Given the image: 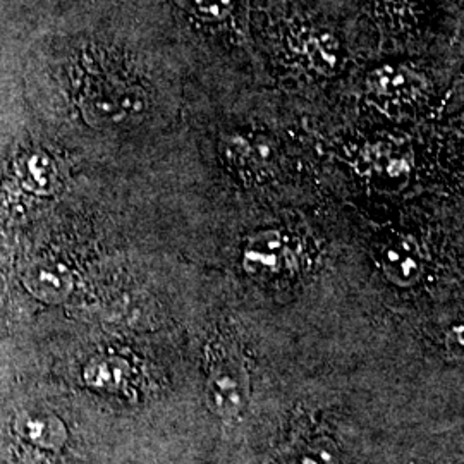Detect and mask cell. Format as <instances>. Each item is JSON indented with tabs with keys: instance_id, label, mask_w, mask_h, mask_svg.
<instances>
[{
	"instance_id": "9",
	"label": "cell",
	"mask_w": 464,
	"mask_h": 464,
	"mask_svg": "<svg viewBox=\"0 0 464 464\" xmlns=\"http://www.w3.org/2000/svg\"><path fill=\"white\" fill-rule=\"evenodd\" d=\"M382 266L387 279L398 285H411L420 279L423 270L421 249L413 239L401 237L383 251Z\"/></svg>"
},
{
	"instance_id": "7",
	"label": "cell",
	"mask_w": 464,
	"mask_h": 464,
	"mask_svg": "<svg viewBox=\"0 0 464 464\" xmlns=\"http://www.w3.org/2000/svg\"><path fill=\"white\" fill-rule=\"evenodd\" d=\"M295 264L287 237L279 231H268L249 241L245 253V268L249 276L262 281L279 279Z\"/></svg>"
},
{
	"instance_id": "1",
	"label": "cell",
	"mask_w": 464,
	"mask_h": 464,
	"mask_svg": "<svg viewBox=\"0 0 464 464\" xmlns=\"http://www.w3.org/2000/svg\"><path fill=\"white\" fill-rule=\"evenodd\" d=\"M268 44L277 63L306 82L334 80L346 64L341 36L331 26L299 13L274 17Z\"/></svg>"
},
{
	"instance_id": "2",
	"label": "cell",
	"mask_w": 464,
	"mask_h": 464,
	"mask_svg": "<svg viewBox=\"0 0 464 464\" xmlns=\"http://www.w3.org/2000/svg\"><path fill=\"white\" fill-rule=\"evenodd\" d=\"M107 59H92L84 78V107L93 121L117 124L145 107V92L130 74L114 69Z\"/></svg>"
},
{
	"instance_id": "5",
	"label": "cell",
	"mask_w": 464,
	"mask_h": 464,
	"mask_svg": "<svg viewBox=\"0 0 464 464\" xmlns=\"http://www.w3.org/2000/svg\"><path fill=\"white\" fill-rule=\"evenodd\" d=\"M249 398L246 370L236 360H224L210 370L207 381L208 408L220 416L241 413Z\"/></svg>"
},
{
	"instance_id": "6",
	"label": "cell",
	"mask_w": 464,
	"mask_h": 464,
	"mask_svg": "<svg viewBox=\"0 0 464 464\" xmlns=\"http://www.w3.org/2000/svg\"><path fill=\"white\" fill-rule=\"evenodd\" d=\"M195 28L210 34H241V0H170Z\"/></svg>"
},
{
	"instance_id": "8",
	"label": "cell",
	"mask_w": 464,
	"mask_h": 464,
	"mask_svg": "<svg viewBox=\"0 0 464 464\" xmlns=\"http://www.w3.org/2000/svg\"><path fill=\"white\" fill-rule=\"evenodd\" d=\"M368 16L385 34H411L425 16V0H363Z\"/></svg>"
},
{
	"instance_id": "10",
	"label": "cell",
	"mask_w": 464,
	"mask_h": 464,
	"mask_svg": "<svg viewBox=\"0 0 464 464\" xmlns=\"http://www.w3.org/2000/svg\"><path fill=\"white\" fill-rule=\"evenodd\" d=\"M289 464H339V454L331 440L318 439L299 448Z\"/></svg>"
},
{
	"instance_id": "4",
	"label": "cell",
	"mask_w": 464,
	"mask_h": 464,
	"mask_svg": "<svg viewBox=\"0 0 464 464\" xmlns=\"http://www.w3.org/2000/svg\"><path fill=\"white\" fill-rule=\"evenodd\" d=\"M222 157L245 179L266 178L274 162V145L266 134L234 131L222 140Z\"/></svg>"
},
{
	"instance_id": "3",
	"label": "cell",
	"mask_w": 464,
	"mask_h": 464,
	"mask_svg": "<svg viewBox=\"0 0 464 464\" xmlns=\"http://www.w3.org/2000/svg\"><path fill=\"white\" fill-rule=\"evenodd\" d=\"M431 80L411 63H385L365 78V99L387 114L411 111L431 97Z\"/></svg>"
}]
</instances>
